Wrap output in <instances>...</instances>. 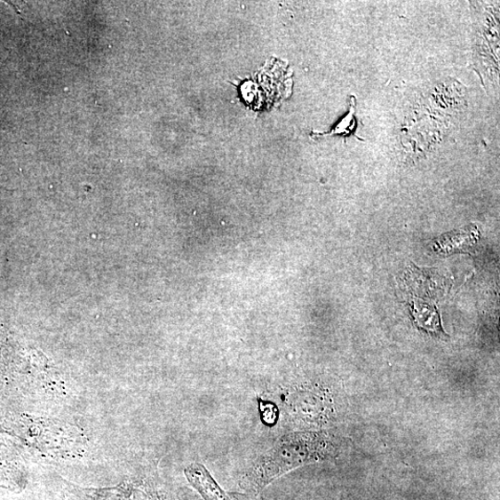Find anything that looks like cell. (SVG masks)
Here are the masks:
<instances>
[{
	"label": "cell",
	"instance_id": "obj_1",
	"mask_svg": "<svg viewBox=\"0 0 500 500\" xmlns=\"http://www.w3.org/2000/svg\"><path fill=\"white\" fill-rule=\"evenodd\" d=\"M329 442L319 434H295L279 445L250 477L254 488H263L274 478L328 456Z\"/></svg>",
	"mask_w": 500,
	"mask_h": 500
},
{
	"label": "cell",
	"instance_id": "obj_2",
	"mask_svg": "<svg viewBox=\"0 0 500 500\" xmlns=\"http://www.w3.org/2000/svg\"><path fill=\"white\" fill-rule=\"evenodd\" d=\"M189 483L206 500H229L226 493L214 481L208 470L200 464H194L185 470Z\"/></svg>",
	"mask_w": 500,
	"mask_h": 500
},
{
	"label": "cell",
	"instance_id": "obj_3",
	"mask_svg": "<svg viewBox=\"0 0 500 500\" xmlns=\"http://www.w3.org/2000/svg\"><path fill=\"white\" fill-rule=\"evenodd\" d=\"M265 407L260 405V412L263 413V420L266 425H274L277 418V409L272 403L265 402Z\"/></svg>",
	"mask_w": 500,
	"mask_h": 500
}]
</instances>
